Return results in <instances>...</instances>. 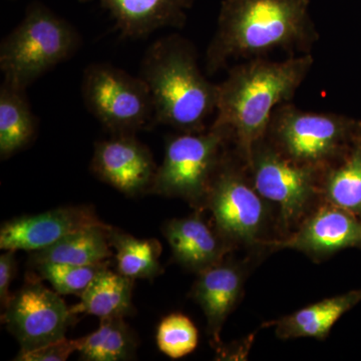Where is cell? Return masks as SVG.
<instances>
[{
  "label": "cell",
  "mask_w": 361,
  "mask_h": 361,
  "mask_svg": "<svg viewBox=\"0 0 361 361\" xmlns=\"http://www.w3.org/2000/svg\"><path fill=\"white\" fill-rule=\"evenodd\" d=\"M318 40L310 0H223L206 71L213 75L232 59L266 58L275 51L310 54Z\"/></svg>",
  "instance_id": "6da1fadb"
},
{
  "label": "cell",
  "mask_w": 361,
  "mask_h": 361,
  "mask_svg": "<svg viewBox=\"0 0 361 361\" xmlns=\"http://www.w3.org/2000/svg\"><path fill=\"white\" fill-rule=\"evenodd\" d=\"M313 65L312 54L282 61L248 59L230 68L218 84L212 125L227 130L233 149L245 163L256 142L266 137L273 111L291 102Z\"/></svg>",
  "instance_id": "7a4b0ae2"
},
{
  "label": "cell",
  "mask_w": 361,
  "mask_h": 361,
  "mask_svg": "<svg viewBox=\"0 0 361 361\" xmlns=\"http://www.w3.org/2000/svg\"><path fill=\"white\" fill-rule=\"evenodd\" d=\"M140 78L148 85L155 125L179 133H201L216 113L218 84L206 78L198 52L190 40L174 33L149 45L142 56Z\"/></svg>",
  "instance_id": "3957f363"
},
{
  "label": "cell",
  "mask_w": 361,
  "mask_h": 361,
  "mask_svg": "<svg viewBox=\"0 0 361 361\" xmlns=\"http://www.w3.org/2000/svg\"><path fill=\"white\" fill-rule=\"evenodd\" d=\"M204 210L212 214L214 228L233 250L262 252V244L273 239L270 227L277 231L274 209L254 187L245 161L232 145L214 175Z\"/></svg>",
  "instance_id": "277c9868"
},
{
  "label": "cell",
  "mask_w": 361,
  "mask_h": 361,
  "mask_svg": "<svg viewBox=\"0 0 361 361\" xmlns=\"http://www.w3.org/2000/svg\"><path fill=\"white\" fill-rule=\"evenodd\" d=\"M82 44L75 26L44 4L32 2L20 25L0 44L4 80L26 90L47 71L73 58Z\"/></svg>",
  "instance_id": "5b68a950"
},
{
  "label": "cell",
  "mask_w": 361,
  "mask_h": 361,
  "mask_svg": "<svg viewBox=\"0 0 361 361\" xmlns=\"http://www.w3.org/2000/svg\"><path fill=\"white\" fill-rule=\"evenodd\" d=\"M265 139L289 160L324 170L361 142V120L300 110L288 102L273 111Z\"/></svg>",
  "instance_id": "8992f818"
},
{
  "label": "cell",
  "mask_w": 361,
  "mask_h": 361,
  "mask_svg": "<svg viewBox=\"0 0 361 361\" xmlns=\"http://www.w3.org/2000/svg\"><path fill=\"white\" fill-rule=\"evenodd\" d=\"M246 165L254 187L274 209L278 238L295 231L322 203L323 170L289 160L265 137L256 142Z\"/></svg>",
  "instance_id": "52a82bcc"
},
{
  "label": "cell",
  "mask_w": 361,
  "mask_h": 361,
  "mask_svg": "<svg viewBox=\"0 0 361 361\" xmlns=\"http://www.w3.org/2000/svg\"><path fill=\"white\" fill-rule=\"evenodd\" d=\"M230 146L227 130L213 125L204 132L172 135L149 193L183 199L202 211L214 175Z\"/></svg>",
  "instance_id": "ba28073f"
},
{
  "label": "cell",
  "mask_w": 361,
  "mask_h": 361,
  "mask_svg": "<svg viewBox=\"0 0 361 361\" xmlns=\"http://www.w3.org/2000/svg\"><path fill=\"white\" fill-rule=\"evenodd\" d=\"M85 108L111 135H135L155 126L148 85L111 63H92L82 80Z\"/></svg>",
  "instance_id": "9c48e42d"
},
{
  "label": "cell",
  "mask_w": 361,
  "mask_h": 361,
  "mask_svg": "<svg viewBox=\"0 0 361 361\" xmlns=\"http://www.w3.org/2000/svg\"><path fill=\"white\" fill-rule=\"evenodd\" d=\"M2 322L18 341L20 353H27L66 338L73 323L71 312L61 294L30 278L4 308Z\"/></svg>",
  "instance_id": "30bf717a"
},
{
  "label": "cell",
  "mask_w": 361,
  "mask_h": 361,
  "mask_svg": "<svg viewBox=\"0 0 361 361\" xmlns=\"http://www.w3.org/2000/svg\"><path fill=\"white\" fill-rule=\"evenodd\" d=\"M348 248L361 249V220L324 202L316 207L290 235L262 244V250L291 249L305 254L315 262Z\"/></svg>",
  "instance_id": "8fae6325"
},
{
  "label": "cell",
  "mask_w": 361,
  "mask_h": 361,
  "mask_svg": "<svg viewBox=\"0 0 361 361\" xmlns=\"http://www.w3.org/2000/svg\"><path fill=\"white\" fill-rule=\"evenodd\" d=\"M99 180L130 197L149 193L158 166L135 135H113L94 145L90 164Z\"/></svg>",
  "instance_id": "7c38bea8"
},
{
  "label": "cell",
  "mask_w": 361,
  "mask_h": 361,
  "mask_svg": "<svg viewBox=\"0 0 361 361\" xmlns=\"http://www.w3.org/2000/svg\"><path fill=\"white\" fill-rule=\"evenodd\" d=\"M90 207L70 206L4 223L0 229L1 250L35 252L56 243L66 235L104 225Z\"/></svg>",
  "instance_id": "4fadbf2b"
},
{
  "label": "cell",
  "mask_w": 361,
  "mask_h": 361,
  "mask_svg": "<svg viewBox=\"0 0 361 361\" xmlns=\"http://www.w3.org/2000/svg\"><path fill=\"white\" fill-rule=\"evenodd\" d=\"M249 269L246 260L238 262L226 257L222 262L197 274L191 296L205 314L209 336L219 349L222 348L221 331L243 296Z\"/></svg>",
  "instance_id": "5bb4252c"
},
{
  "label": "cell",
  "mask_w": 361,
  "mask_h": 361,
  "mask_svg": "<svg viewBox=\"0 0 361 361\" xmlns=\"http://www.w3.org/2000/svg\"><path fill=\"white\" fill-rule=\"evenodd\" d=\"M99 2L110 13L123 39H144L163 28H184L197 0H78Z\"/></svg>",
  "instance_id": "9a60e30c"
},
{
  "label": "cell",
  "mask_w": 361,
  "mask_h": 361,
  "mask_svg": "<svg viewBox=\"0 0 361 361\" xmlns=\"http://www.w3.org/2000/svg\"><path fill=\"white\" fill-rule=\"evenodd\" d=\"M201 213L197 210L189 217L168 221L163 227L176 262L197 274L222 262L234 251Z\"/></svg>",
  "instance_id": "2e32d148"
},
{
  "label": "cell",
  "mask_w": 361,
  "mask_h": 361,
  "mask_svg": "<svg viewBox=\"0 0 361 361\" xmlns=\"http://www.w3.org/2000/svg\"><path fill=\"white\" fill-rule=\"evenodd\" d=\"M361 302V289L323 299L306 307L266 322L262 327H274L280 339L311 338L324 341L339 319Z\"/></svg>",
  "instance_id": "e0dca14e"
},
{
  "label": "cell",
  "mask_w": 361,
  "mask_h": 361,
  "mask_svg": "<svg viewBox=\"0 0 361 361\" xmlns=\"http://www.w3.org/2000/svg\"><path fill=\"white\" fill-rule=\"evenodd\" d=\"M111 230V226L104 224L71 233L51 246L32 252L30 263L35 266L44 263L94 265L108 262L114 253Z\"/></svg>",
  "instance_id": "ac0fdd59"
},
{
  "label": "cell",
  "mask_w": 361,
  "mask_h": 361,
  "mask_svg": "<svg viewBox=\"0 0 361 361\" xmlns=\"http://www.w3.org/2000/svg\"><path fill=\"white\" fill-rule=\"evenodd\" d=\"M135 280L123 276L109 267L97 273L89 286L80 294V301L71 312L94 315L99 319L126 317L133 312V287Z\"/></svg>",
  "instance_id": "d6986e66"
},
{
  "label": "cell",
  "mask_w": 361,
  "mask_h": 361,
  "mask_svg": "<svg viewBox=\"0 0 361 361\" xmlns=\"http://www.w3.org/2000/svg\"><path fill=\"white\" fill-rule=\"evenodd\" d=\"M25 89L4 80L0 87V157L8 159L35 139L37 116Z\"/></svg>",
  "instance_id": "ffe728a7"
},
{
  "label": "cell",
  "mask_w": 361,
  "mask_h": 361,
  "mask_svg": "<svg viewBox=\"0 0 361 361\" xmlns=\"http://www.w3.org/2000/svg\"><path fill=\"white\" fill-rule=\"evenodd\" d=\"M320 196L322 202L361 220V142L341 160L323 170Z\"/></svg>",
  "instance_id": "44dd1931"
},
{
  "label": "cell",
  "mask_w": 361,
  "mask_h": 361,
  "mask_svg": "<svg viewBox=\"0 0 361 361\" xmlns=\"http://www.w3.org/2000/svg\"><path fill=\"white\" fill-rule=\"evenodd\" d=\"M111 247L115 248L118 272L130 279H154L163 272L161 246L156 239H137L111 228Z\"/></svg>",
  "instance_id": "7402d4cb"
},
{
  "label": "cell",
  "mask_w": 361,
  "mask_h": 361,
  "mask_svg": "<svg viewBox=\"0 0 361 361\" xmlns=\"http://www.w3.org/2000/svg\"><path fill=\"white\" fill-rule=\"evenodd\" d=\"M137 341L123 318L101 319L99 329L80 338V358L85 361H123L135 356Z\"/></svg>",
  "instance_id": "603a6c76"
},
{
  "label": "cell",
  "mask_w": 361,
  "mask_h": 361,
  "mask_svg": "<svg viewBox=\"0 0 361 361\" xmlns=\"http://www.w3.org/2000/svg\"><path fill=\"white\" fill-rule=\"evenodd\" d=\"M157 345L173 360L193 353L199 343V331L192 320L182 313L166 316L157 329Z\"/></svg>",
  "instance_id": "cb8c5ba5"
},
{
  "label": "cell",
  "mask_w": 361,
  "mask_h": 361,
  "mask_svg": "<svg viewBox=\"0 0 361 361\" xmlns=\"http://www.w3.org/2000/svg\"><path fill=\"white\" fill-rule=\"evenodd\" d=\"M42 279L47 280L61 295H78L85 290L99 271L109 267L104 262L94 265L44 263L35 265Z\"/></svg>",
  "instance_id": "d4e9b609"
},
{
  "label": "cell",
  "mask_w": 361,
  "mask_h": 361,
  "mask_svg": "<svg viewBox=\"0 0 361 361\" xmlns=\"http://www.w3.org/2000/svg\"><path fill=\"white\" fill-rule=\"evenodd\" d=\"M80 338L66 339L51 342L42 348L27 353H20L14 360L20 361H65L75 351H78Z\"/></svg>",
  "instance_id": "484cf974"
},
{
  "label": "cell",
  "mask_w": 361,
  "mask_h": 361,
  "mask_svg": "<svg viewBox=\"0 0 361 361\" xmlns=\"http://www.w3.org/2000/svg\"><path fill=\"white\" fill-rule=\"evenodd\" d=\"M16 251L6 250L0 256V301L2 308H6L11 301L9 287L16 271Z\"/></svg>",
  "instance_id": "4316f807"
}]
</instances>
